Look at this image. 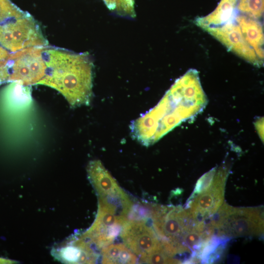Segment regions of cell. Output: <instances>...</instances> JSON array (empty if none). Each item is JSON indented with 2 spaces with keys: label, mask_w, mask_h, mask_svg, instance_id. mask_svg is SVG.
Returning <instances> with one entry per match:
<instances>
[{
  "label": "cell",
  "mask_w": 264,
  "mask_h": 264,
  "mask_svg": "<svg viewBox=\"0 0 264 264\" xmlns=\"http://www.w3.org/2000/svg\"><path fill=\"white\" fill-rule=\"evenodd\" d=\"M207 103L198 72L191 69L176 81L155 107L132 122L131 135L143 145H151L199 113Z\"/></svg>",
  "instance_id": "cell-1"
},
{
  "label": "cell",
  "mask_w": 264,
  "mask_h": 264,
  "mask_svg": "<svg viewBox=\"0 0 264 264\" xmlns=\"http://www.w3.org/2000/svg\"><path fill=\"white\" fill-rule=\"evenodd\" d=\"M43 55L47 66L37 84L59 91L73 107L88 105L92 96L93 64L85 53L46 47Z\"/></svg>",
  "instance_id": "cell-2"
},
{
  "label": "cell",
  "mask_w": 264,
  "mask_h": 264,
  "mask_svg": "<svg viewBox=\"0 0 264 264\" xmlns=\"http://www.w3.org/2000/svg\"><path fill=\"white\" fill-rule=\"evenodd\" d=\"M151 219L154 229L169 255L173 257L187 252L181 243V237L198 222L189 209L180 206L154 205H153Z\"/></svg>",
  "instance_id": "cell-3"
},
{
  "label": "cell",
  "mask_w": 264,
  "mask_h": 264,
  "mask_svg": "<svg viewBox=\"0 0 264 264\" xmlns=\"http://www.w3.org/2000/svg\"><path fill=\"white\" fill-rule=\"evenodd\" d=\"M262 207H233L222 204L209 219L218 236L228 238L262 235L264 232Z\"/></svg>",
  "instance_id": "cell-4"
},
{
  "label": "cell",
  "mask_w": 264,
  "mask_h": 264,
  "mask_svg": "<svg viewBox=\"0 0 264 264\" xmlns=\"http://www.w3.org/2000/svg\"><path fill=\"white\" fill-rule=\"evenodd\" d=\"M47 44L39 26L29 14L0 24V45L11 53Z\"/></svg>",
  "instance_id": "cell-5"
},
{
  "label": "cell",
  "mask_w": 264,
  "mask_h": 264,
  "mask_svg": "<svg viewBox=\"0 0 264 264\" xmlns=\"http://www.w3.org/2000/svg\"><path fill=\"white\" fill-rule=\"evenodd\" d=\"M127 220V218L115 206L99 199L96 218L83 235V239L97 249L101 250L114 241Z\"/></svg>",
  "instance_id": "cell-6"
},
{
  "label": "cell",
  "mask_w": 264,
  "mask_h": 264,
  "mask_svg": "<svg viewBox=\"0 0 264 264\" xmlns=\"http://www.w3.org/2000/svg\"><path fill=\"white\" fill-rule=\"evenodd\" d=\"M44 47H32L10 53L8 59L9 80L25 86L37 84L45 76L47 69L43 55Z\"/></svg>",
  "instance_id": "cell-7"
},
{
  "label": "cell",
  "mask_w": 264,
  "mask_h": 264,
  "mask_svg": "<svg viewBox=\"0 0 264 264\" xmlns=\"http://www.w3.org/2000/svg\"><path fill=\"white\" fill-rule=\"evenodd\" d=\"M228 173L226 167L220 168L216 171L210 186L202 193L187 200L185 208L189 210L196 221L209 220L222 204Z\"/></svg>",
  "instance_id": "cell-8"
},
{
  "label": "cell",
  "mask_w": 264,
  "mask_h": 264,
  "mask_svg": "<svg viewBox=\"0 0 264 264\" xmlns=\"http://www.w3.org/2000/svg\"><path fill=\"white\" fill-rule=\"evenodd\" d=\"M125 245L139 257L145 256L162 246L147 220H127L120 233Z\"/></svg>",
  "instance_id": "cell-9"
},
{
  "label": "cell",
  "mask_w": 264,
  "mask_h": 264,
  "mask_svg": "<svg viewBox=\"0 0 264 264\" xmlns=\"http://www.w3.org/2000/svg\"><path fill=\"white\" fill-rule=\"evenodd\" d=\"M212 36L221 43L231 52L257 66L263 64V60L247 43L235 19L220 26L206 28Z\"/></svg>",
  "instance_id": "cell-10"
},
{
  "label": "cell",
  "mask_w": 264,
  "mask_h": 264,
  "mask_svg": "<svg viewBox=\"0 0 264 264\" xmlns=\"http://www.w3.org/2000/svg\"><path fill=\"white\" fill-rule=\"evenodd\" d=\"M87 171L99 198H116L128 196L100 160L91 161Z\"/></svg>",
  "instance_id": "cell-11"
},
{
  "label": "cell",
  "mask_w": 264,
  "mask_h": 264,
  "mask_svg": "<svg viewBox=\"0 0 264 264\" xmlns=\"http://www.w3.org/2000/svg\"><path fill=\"white\" fill-rule=\"evenodd\" d=\"M235 19L247 43L254 50L259 58L264 60V33L262 23L259 20L242 14L238 13Z\"/></svg>",
  "instance_id": "cell-12"
},
{
  "label": "cell",
  "mask_w": 264,
  "mask_h": 264,
  "mask_svg": "<svg viewBox=\"0 0 264 264\" xmlns=\"http://www.w3.org/2000/svg\"><path fill=\"white\" fill-rule=\"evenodd\" d=\"M239 0H221L216 9L208 15L196 19L197 25L205 30L233 21L237 14Z\"/></svg>",
  "instance_id": "cell-13"
},
{
  "label": "cell",
  "mask_w": 264,
  "mask_h": 264,
  "mask_svg": "<svg viewBox=\"0 0 264 264\" xmlns=\"http://www.w3.org/2000/svg\"><path fill=\"white\" fill-rule=\"evenodd\" d=\"M229 239L228 237L213 235L203 243L195 258L198 262L204 264H211L219 261Z\"/></svg>",
  "instance_id": "cell-14"
},
{
  "label": "cell",
  "mask_w": 264,
  "mask_h": 264,
  "mask_svg": "<svg viewBox=\"0 0 264 264\" xmlns=\"http://www.w3.org/2000/svg\"><path fill=\"white\" fill-rule=\"evenodd\" d=\"M101 254L103 264H135L137 262L133 253L122 243L110 244L101 249Z\"/></svg>",
  "instance_id": "cell-15"
},
{
  "label": "cell",
  "mask_w": 264,
  "mask_h": 264,
  "mask_svg": "<svg viewBox=\"0 0 264 264\" xmlns=\"http://www.w3.org/2000/svg\"><path fill=\"white\" fill-rule=\"evenodd\" d=\"M237 10L242 14L259 20L264 12V0H239Z\"/></svg>",
  "instance_id": "cell-16"
},
{
  "label": "cell",
  "mask_w": 264,
  "mask_h": 264,
  "mask_svg": "<svg viewBox=\"0 0 264 264\" xmlns=\"http://www.w3.org/2000/svg\"><path fill=\"white\" fill-rule=\"evenodd\" d=\"M26 14L10 0H0V24L22 17Z\"/></svg>",
  "instance_id": "cell-17"
},
{
  "label": "cell",
  "mask_w": 264,
  "mask_h": 264,
  "mask_svg": "<svg viewBox=\"0 0 264 264\" xmlns=\"http://www.w3.org/2000/svg\"><path fill=\"white\" fill-rule=\"evenodd\" d=\"M141 262L148 264H179L180 261L170 256L163 246L140 257Z\"/></svg>",
  "instance_id": "cell-18"
},
{
  "label": "cell",
  "mask_w": 264,
  "mask_h": 264,
  "mask_svg": "<svg viewBox=\"0 0 264 264\" xmlns=\"http://www.w3.org/2000/svg\"><path fill=\"white\" fill-rule=\"evenodd\" d=\"M216 172V168H214L204 174L198 179L197 182L193 193L188 200L191 199L197 195L204 192L210 186Z\"/></svg>",
  "instance_id": "cell-19"
},
{
  "label": "cell",
  "mask_w": 264,
  "mask_h": 264,
  "mask_svg": "<svg viewBox=\"0 0 264 264\" xmlns=\"http://www.w3.org/2000/svg\"><path fill=\"white\" fill-rule=\"evenodd\" d=\"M115 9L120 14L131 17L135 16L134 0H115Z\"/></svg>",
  "instance_id": "cell-20"
},
{
  "label": "cell",
  "mask_w": 264,
  "mask_h": 264,
  "mask_svg": "<svg viewBox=\"0 0 264 264\" xmlns=\"http://www.w3.org/2000/svg\"><path fill=\"white\" fill-rule=\"evenodd\" d=\"M63 257L70 263H79L82 251L79 247L75 246H68L64 249L63 252Z\"/></svg>",
  "instance_id": "cell-21"
},
{
  "label": "cell",
  "mask_w": 264,
  "mask_h": 264,
  "mask_svg": "<svg viewBox=\"0 0 264 264\" xmlns=\"http://www.w3.org/2000/svg\"><path fill=\"white\" fill-rule=\"evenodd\" d=\"M9 71L8 60L0 61V83L9 80Z\"/></svg>",
  "instance_id": "cell-22"
},
{
  "label": "cell",
  "mask_w": 264,
  "mask_h": 264,
  "mask_svg": "<svg viewBox=\"0 0 264 264\" xmlns=\"http://www.w3.org/2000/svg\"><path fill=\"white\" fill-rule=\"evenodd\" d=\"M10 53L0 45V61L8 59Z\"/></svg>",
  "instance_id": "cell-23"
},
{
  "label": "cell",
  "mask_w": 264,
  "mask_h": 264,
  "mask_svg": "<svg viewBox=\"0 0 264 264\" xmlns=\"http://www.w3.org/2000/svg\"><path fill=\"white\" fill-rule=\"evenodd\" d=\"M110 9H115V0H103Z\"/></svg>",
  "instance_id": "cell-24"
},
{
  "label": "cell",
  "mask_w": 264,
  "mask_h": 264,
  "mask_svg": "<svg viewBox=\"0 0 264 264\" xmlns=\"http://www.w3.org/2000/svg\"><path fill=\"white\" fill-rule=\"evenodd\" d=\"M14 263V261L6 259L4 258H0V264H13Z\"/></svg>",
  "instance_id": "cell-25"
}]
</instances>
